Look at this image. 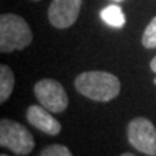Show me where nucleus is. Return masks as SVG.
<instances>
[{
    "mask_svg": "<svg viewBox=\"0 0 156 156\" xmlns=\"http://www.w3.org/2000/svg\"><path fill=\"white\" fill-rule=\"evenodd\" d=\"M32 30L23 17L13 13L0 16V51L3 54L28 48L32 44Z\"/></svg>",
    "mask_w": 156,
    "mask_h": 156,
    "instance_id": "f03ea898",
    "label": "nucleus"
},
{
    "mask_svg": "<svg viewBox=\"0 0 156 156\" xmlns=\"http://www.w3.org/2000/svg\"><path fill=\"white\" fill-rule=\"evenodd\" d=\"M100 16L107 25H110L113 28H122L123 25L126 23V17H124L122 7L117 5H110L104 7L100 12Z\"/></svg>",
    "mask_w": 156,
    "mask_h": 156,
    "instance_id": "1a4fd4ad",
    "label": "nucleus"
},
{
    "mask_svg": "<svg viewBox=\"0 0 156 156\" xmlns=\"http://www.w3.org/2000/svg\"><path fill=\"white\" fill-rule=\"evenodd\" d=\"M32 2H41V0H32Z\"/></svg>",
    "mask_w": 156,
    "mask_h": 156,
    "instance_id": "4468645a",
    "label": "nucleus"
},
{
    "mask_svg": "<svg viewBox=\"0 0 156 156\" xmlns=\"http://www.w3.org/2000/svg\"><path fill=\"white\" fill-rule=\"evenodd\" d=\"M153 83H155V84H156V78H155V80H153Z\"/></svg>",
    "mask_w": 156,
    "mask_h": 156,
    "instance_id": "2eb2a0df",
    "label": "nucleus"
},
{
    "mask_svg": "<svg viewBox=\"0 0 156 156\" xmlns=\"http://www.w3.org/2000/svg\"><path fill=\"white\" fill-rule=\"evenodd\" d=\"M151 69L156 74V56H155V58H153V59L151 61Z\"/></svg>",
    "mask_w": 156,
    "mask_h": 156,
    "instance_id": "f8f14e48",
    "label": "nucleus"
},
{
    "mask_svg": "<svg viewBox=\"0 0 156 156\" xmlns=\"http://www.w3.org/2000/svg\"><path fill=\"white\" fill-rule=\"evenodd\" d=\"M74 87L78 93L93 101L114 100L120 93V80L106 71H85L78 74L74 80Z\"/></svg>",
    "mask_w": 156,
    "mask_h": 156,
    "instance_id": "f257e3e1",
    "label": "nucleus"
},
{
    "mask_svg": "<svg viewBox=\"0 0 156 156\" xmlns=\"http://www.w3.org/2000/svg\"><path fill=\"white\" fill-rule=\"evenodd\" d=\"M116 2H120V0H116Z\"/></svg>",
    "mask_w": 156,
    "mask_h": 156,
    "instance_id": "f3484780",
    "label": "nucleus"
},
{
    "mask_svg": "<svg viewBox=\"0 0 156 156\" xmlns=\"http://www.w3.org/2000/svg\"><path fill=\"white\" fill-rule=\"evenodd\" d=\"M26 119L35 129L48 136H56L62 130L61 123L52 116V113L48 108H45L41 104L29 106L26 110Z\"/></svg>",
    "mask_w": 156,
    "mask_h": 156,
    "instance_id": "0eeeda50",
    "label": "nucleus"
},
{
    "mask_svg": "<svg viewBox=\"0 0 156 156\" xmlns=\"http://www.w3.org/2000/svg\"><path fill=\"white\" fill-rule=\"evenodd\" d=\"M34 94L41 106L51 113H62L68 107V94L61 83L52 78H44L35 84Z\"/></svg>",
    "mask_w": 156,
    "mask_h": 156,
    "instance_id": "39448f33",
    "label": "nucleus"
},
{
    "mask_svg": "<svg viewBox=\"0 0 156 156\" xmlns=\"http://www.w3.org/2000/svg\"><path fill=\"white\" fill-rule=\"evenodd\" d=\"M142 45L146 49L156 48V16L149 22V25L146 26L145 32L142 35Z\"/></svg>",
    "mask_w": 156,
    "mask_h": 156,
    "instance_id": "9d476101",
    "label": "nucleus"
},
{
    "mask_svg": "<svg viewBox=\"0 0 156 156\" xmlns=\"http://www.w3.org/2000/svg\"><path fill=\"white\" fill-rule=\"evenodd\" d=\"M120 156H134L133 153H130V152H126V153H122Z\"/></svg>",
    "mask_w": 156,
    "mask_h": 156,
    "instance_id": "ddd939ff",
    "label": "nucleus"
},
{
    "mask_svg": "<svg viewBox=\"0 0 156 156\" xmlns=\"http://www.w3.org/2000/svg\"><path fill=\"white\" fill-rule=\"evenodd\" d=\"M0 146L7 147L17 156H26L34 151L35 139L26 126L3 119L0 122Z\"/></svg>",
    "mask_w": 156,
    "mask_h": 156,
    "instance_id": "7ed1b4c3",
    "label": "nucleus"
},
{
    "mask_svg": "<svg viewBox=\"0 0 156 156\" xmlns=\"http://www.w3.org/2000/svg\"><path fill=\"white\" fill-rule=\"evenodd\" d=\"M15 88V74L6 64L0 65V103L3 104L10 98Z\"/></svg>",
    "mask_w": 156,
    "mask_h": 156,
    "instance_id": "6e6552de",
    "label": "nucleus"
},
{
    "mask_svg": "<svg viewBox=\"0 0 156 156\" xmlns=\"http://www.w3.org/2000/svg\"><path fill=\"white\" fill-rule=\"evenodd\" d=\"M83 0H52L48 9V20L56 29H68L77 22Z\"/></svg>",
    "mask_w": 156,
    "mask_h": 156,
    "instance_id": "423d86ee",
    "label": "nucleus"
},
{
    "mask_svg": "<svg viewBox=\"0 0 156 156\" xmlns=\"http://www.w3.org/2000/svg\"><path fill=\"white\" fill-rule=\"evenodd\" d=\"M129 143L140 153L156 156V127L149 119L136 117L127 124Z\"/></svg>",
    "mask_w": 156,
    "mask_h": 156,
    "instance_id": "20e7f679",
    "label": "nucleus"
},
{
    "mask_svg": "<svg viewBox=\"0 0 156 156\" xmlns=\"http://www.w3.org/2000/svg\"><path fill=\"white\" fill-rule=\"evenodd\" d=\"M0 156H7V155H0Z\"/></svg>",
    "mask_w": 156,
    "mask_h": 156,
    "instance_id": "dca6fc26",
    "label": "nucleus"
},
{
    "mask_svg": "<svg viewBox=\"0 0 156 156\" xmlns=\"http://www.w3.org/2000/svg\"><path fill=\"white\" fill-rule=\"evenodd\" d=\"M39 156H73V153L67 146L55 143V145H49L45 149H42Z\"/></svg>",
    "mask_w": 156,
    "mask_h": 156,
    "instance_id": "9b49d317",
    "label": "nucleus"
}]
</instances>
